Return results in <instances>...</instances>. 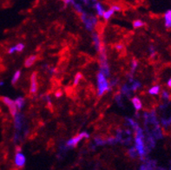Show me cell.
Wrapping results in <instances>:
<instances>
[{
	"label": "cell",
	"mask_w": 171,
	"mask_h": 170,
	"mask_svg": "<svg viewBox=\"0 0 171 170\" xmlns=\"http://www.w3.org/2000/svg\"><path fill=\"white\" fill-rule=\"evenodd\" d=\"M135 149L138 153V155L141 157H145L147 155V151L145 148V143H144V130H142L140 127L136 129L135 131Z\"/></svg>",
	"instance_id": "1"
},
{
	"label": "cell",
	"mask_w": 171,
	"mask_h": 170,
	"mask_svg": "<svg viewBox=\"0 0 171 170\" xmlns=\"http://www.w3.org/2000/svg\"><path fill=\"white\" fill-rule=\"evenodd\" d=\"M97 86H98V96H102L105 91L110 90L109 84L106 80V77L103 74H97Z\"/></svg>",
	"instance_id": "2"
},
{
	"label": "cell",
	"mask_w": 171,
	"mask_h": 170,
	"mask_svg": "<svg viewBox=\"0 0 171 170\" xmlns=\"http://www.w3.org/2000/svg\"><path fill=\"white\" fill-rule=\"evenodd\" d=\"M81 19L82 21L85 23V27H86V29L88 31H92L94 26L97 24V19L96 17L94 16H91L89 14H87L85 11H83L82 14H81Z\"/></svg>",
	"instance_id": "3"
},
{
	"label": "cell",
	"mask_w": 171,
	"mask_h": 170,
	"mask_svg": "<svg viewBox=\"0 0 171 170\" xmlns=\"http://www.w3.org/2000/svg\"><path fill=\"white\" fill-rule=\"evenodd\" d=\"M88 137H89L88 133H86V132H82V133H81V134H79V135H76V136H75V137H73L72 139L69 140V141H67V143H66V146H67L68 148H73V147H76V146L77 145V143H79V141H80L82 139H83V138H88Z\"/></svg>",
	"instance_id": "4"
},
{
	"label": "cell",
	"mask_w": 171,
	"mask_h": 170,
	"mask_svg": "<svg viewBox=\"0 0 171 170\" xmlns=\"http://www.w3.org/2000/svg\"><path fill=\"white\" fill-rule=\"evenodd\" d=\"M2 101L4 102V103L5 105H7L9 107V109H10V112L11 114L13 116H16L17 115V108L15 104V102L13 100H11V98L9 97H6V96H4L2 97Z\"/></svg>",
	"instance_id": "5"
},
{
	"label": "cell",
	"mask_w": 171,
	"mask_h": 170,
	"mask_svg": "<svg viewBox=\"0 0 171 170\" xmlns=\"http://www.w3.org/2000/svg\"><path fill=\"white\" fill-rule=\"evenodd\" d=\"M25 161H26L25 156L21 152L16 154V156H15V164H16L17 167H23L25 165Z\"/></svg>",
	"instance_id": "6"
},
{
	"label": "cell",
	"mask_w": 171,
	"mask_h": 170,
	"mask_svg": "<svg viewBox=\"0 0 171 170\" xmlns=\"http://www.w3.org/2000/svg\"><path fill=\"white\" fill-rule=\"evenodd\" d=\"M37 72H33L31 76V92L35 94L38 90V82H37Z\"/></svg>",
	"instance_id": "7"
},
{
	"label": "cell",
	"mask_w": 171,
	"mask_h": 170,
	"mask_svg": "<svg viewBox=\"0 0 171 170\" xmlns=\"http://www.w3.org/2000/svg\"><path fill=\"white\" fill-rule=\"evenodd\" d=\"M14 125H15V128L17 131H20L22 129V127H23V117L21 114H17L16 116H14Z\"/></svg>",
	"instance_id": "8"
},
{
	"label": "cell",
	"mask_w": 171,
	"mask_h": 170,
	"mask_svg": "<svg viewBox=\"0 0 171 170\" xmlns=\"http://www.w3.org/2000/svg\"><path fill=\"white\" fill-rule=\"evenodd\" d=\"M150 133L153 135V137L155 139H162V129H161L159 125L154 127L152 131L150 132Z\"/></svg>",
	"instance_id": "9"
},
{
	"label": "cell",
	"mask_w": 171,
	"mask_h": 170,
	"mask_svg": "<svg viewBox=\"0 0 171 170\" xmlns=\"http://www.w3.org/2000/svg\"><path fill=\"white\" fill-rule=\"evenodd\" d=\"M92 38H93V42H94L96 50H97V51H99V50H100V48H101V45H102V43H101V40H100V37H99V36H98V34L93 33V34H92Z\"/></svg>",
	"instance_id": "10"
},
{
	"label": "cell",
	"mask_w": 171,
	"mask_h": 170,
	"mask_svg": "<svg viewBox=\"0 0 171 170\" xmlns=\"http://www.w3.org/2000/svg\"><path fill=\"white\" fill-rule=\"evenodd\" d=\"M164 18H165V26L167 28H171V10H168L165 13Z\"/></svg>",
	"instance_id": "11"
},
{
	"label": "cell",
	"mask_w": 171,
	"mask_h": 170,
	"mask_svg": "<svg viewBox=\"0 0 171 170\" xmlns=\"http://www.w3.org/2000/svg\"><path fill=\"white\" fill-rule=\"evenodd\" d=\"M37 60V56H29L24 62V65L25 67H31L32 65H33V64L35 63V61Z\"/></svg>",
	"instance_id": "12"
},
{
	"label": "cell",
	"mask_w": 171,
	"mask_h": 170,
	"mask_svg": "<svg viewBox=\"0 0 171 170\" xmlns=\"http://www.w3.org/2000/svg\"><path fill=\"white\" fill-rule=\"evenodd\" d=\"M131 101H132V103H133V105H134V107H135V108L136 110H140V109L141 108L142 105H141V102L140 101L139 98H137V97H133Z\"/></svg>",
	"instance_id": "13"
},
{
	"label": "cell",
	"mask_w": 171,
	"mask_h": 170,
	"mask_svg": "<svg viewBox=\"0 0 171 170\" xmlns=\"http://www.w3.org/2000/svg\"><path fill=\"white\" fill-rule=\"evenodd\" d=\"M14 102H15V104H16L17 109H22V108H23V105H24V99H23V97L19 96V97H17Z\"/></svg>",
	"instance_id": "14"
},
{
	"label": "cell",
	"mask_w": 171,
	"mask_h": 170,
	"mask_svg": "<svg viewBox=\"0 0 171 170\" xmlns=\"http://www.w3.org/2000/svg\"><path fill=\"white\" fill-rule=\"evenodd\" d=\"M95 8H96V10H97V14H98V16L99 17H103V14H104V9H103V7L102 6V5L100 4V3H97L96 5H95Z\"/></svg>",
	"instance_id": "15"
},
{
	"label": "cell",
	"mask_w": 171,
	"mask_h": 170,
	"mask_svg": "<svg viewBox=\"0 0 171 170\" xmlns=\"http://www.w3.org/2000/svg\"><path fill=\"white\" fill-rule=\"evenodd\" d=\"M20 75H21L20 70H17V71L15 72V74H14V76H13V77H12V80H11V83H12V84H15V83L18 81V79H19V77H20Z\"/></svg>",
	"instance_id": "16"
},
{
	"label": "cell",
	"mask_w": 171,
	"mask_h": 170,
	"mask_svg": "<svg viewBox=\"0 0 171 170\" xmlns=\"http://www.w3.org/2000/svg\"><path fill=\"white\" fill-rule=\"evenodd\" d=\"M161 122H162V124L163 125V127L168 128L171 124V117H169V118H162L161 120Z\"/></svg>",
	"instance_id": "17"
},
{
	"label": "cell",
	"mask_w": 171,
	"mask_h": 170,
	"mask_svg": "<svg viewBox=\"0 0 171 170\" xmlns=\"http://www.w3.org/2000/svg\"><path fill=\"white\" fill-rule=\"evenodd\" d=\"M160 91V87L158 86V85H156V86H154L152 87L150 90H149V93L151 94V95H157Z\"/></svg>",
	"instance_id": "18"
},
{
	"label": "cell",
	"mask_w": 171,
	"mask_h": 170,
	"mask_svg": "<svg viewBox=\"0 0 171 170\" xmlns=\"http://www.w3.org/2000/svg\"><path fill=\"white\" fill-rule=\"evenodd\" d=\"M94 141H95V143H96L97 146H103V145H104V144L107 143L106 141H103V139H101V138H99V137L95 138Z\"/></svg>",
	"instance_id": "19"
},
{
	"label": "cell",
	"mask_w": 171,
	"mask_h": 170,
	"mask_svg": "<svg viewBox=\"0 0 171 170\" xmlns=\"http://www.w3.org/2000/svg\"><path fill=\"white\" fill-rule=\"evenodd\" d=\"M72 5H74V8H75L77 11H79L81 14L84 11L82 10V6H81L80 4H77V3H75L74 1H72Z\"/></svg>",
	"instance_id": "20"
},
{
	"label": "cell",
	"mask_w": 171,
	"mask_h": 170,
	"mask_svg": "<svg viewBox=\"0 0 171 170\" xmlns=\"http://www.w3.org/2000/svg\"><path fill=\"white\" fill-rule=\"evenodd\" d=\"M82 75L81 73H77L75 76V80H74V86H76V85L78 84V82H80V80L82 79Z\"/></svg>",
	"instance_id": "21"
},
{
	"label": "cell",
	"mask_w": 171,
	"mask_h": 170,
	"mask_svg": "<svg viewBox=\"0 0 171 170\" xmlns=\"http://www.w3.org/2000/svg\"><path fill=\"white\" fill-rule=\"evenodd\" d=\"M113 14H114V11H113L111 9H109V11H105V12H104V14H103V17H104L106 20H108L109 18H110V17H111Z\"/></svg>",
	"instance_id": "22"
},
{
	"label": "cell",
	"mask_w": 171,
	"mask_h": 170,
	"mask_svg": "<svg viewBox=\"0 0 171 170\" xmlns=\"http://www.w3.org/2000/svg\"><path fill=\"white\" fill-rule=\"evenodd\" d=\"M136 153H137V151H136L135 148H131L129 150V155L131 158H135L136 156Z\"/></svg>",
	"instance_id": "23"
},
{
	"label": "cell",
	"mask_w": 171,
	"mask_h": 170,
	"mask_svg": "<svg viewBox=\"0 0 171 170\" xmlns=\"http://www.w3.org/2000/svg\"><path fill=\"white\" fill-rule=\"evenodd\" d=\"M144 24V23L142 22V21H141V20H135V21H134V23H133V26H134L135 28L141 27Z\"/></svg>",
	"instance_id": "24"
},
{
	"label": "cell",
	"mask_w": 171,
	"mask_h": 170,
	"mask_svg": "<svg viewBox=\"0 0 171 170\" xmlns=\"http://www.w3.org/2000/svg\"><path fill=\"white\" fill-rule=\"evenodd\" d=\"M136 67H137V62L134 59V60L132 61V64H131V71H130V74H131L132 76H133V74H134V72H135Z\"/></svg>",
	"instance_id": "25"
},
{
	"label": "cell",
	"mask_w": 171,
	"mask_h": 170,
	"mask_svg": "<svg viewBox=\"0 0 171 170\" xmlns=\"http://www.w3.org/2000/svg\"><path fill=\"white\" fill-rule=\"evenodd\" d=\"M106 141H107L108 144H112L113 145V144H115V143H117V140L116 138H114V137H111V138H109Z\"/></svg>",
	"instance_id": "26"
},
{
	"label": "cell",
	"mask_w": 171,
	"mask_h": 170,
	"mask_svg": "<svg viewBox=\"0 0 171 170\" xmlns=\"http://www.w3.org/2000/svg\"><path fill=\"white\" fill-rule=\"evenodd\" d=\"M16 48V51H22L23 49H24V44H18L15 46Z\"/></svg>",
	"instance_id": "27"
},
{
	"label": "cell",
	"mask_w": 171,
	"mask_h": 170,
	"mask_svg": "<svg viewBox=\"0 0 171 170\" xmlns=\"http://www.w3.org/2000/svg\"><path fill=\"white\" fill-rule=\"evenodd\" d=\"M115 99H116L117 102L119 104V106H123V103H122V96H121V95H120V94L117 95V96H116V97H115Z\"/></svg>",
	"instance_id": "28"
},
{
	"label": "cell",
	"mask_w": 171,
	"mask_h": 170,
	"mask_svg": "<svg viewBox=\"0 0 171 170\" xmlns=\"http://www.w3.org/2000/svg\"><path fill=\"white\" fill-rule=\"evenodd\" d=\"M117 82H118V80H117V79H114V80H112V81L110 82V83H109V89H110V87L116 86V85L117 84Z\"/></svg>",
	"instance_id": "29"
},
{
	"label": "cell",
	"mask_w": 171,
	"mask_h": 170,
	"mask_svg": "<svg viewBox=\"0 0 171 170\" xmlns=\"http://www.w3.org/2000/svg\"><path fill=\"white\" fill-rule=\"evenodd\" d=\"M113 11H121V7L119 6V5H114L113 6H111V8H110Z\"/></svg>",
	"instance_id": "30"
},
{
	"label": "cell",
	"mask_w": 171,
	"mask_h": 170,
	"mask_svg": "<svg viewBox=\"0 0 171 170\" xmlns=\"http://www.w3.org/2000/svg\"><path fill=\"white\" fill-rule=\"evenodd\" d=\"M162 96V98H163L164 100H168V99H169V94H168L167 91H163Z\"/></svg>",
	"instance_id": "31"
},
{
	"label": "cell",
	"mask_w": 171,
	"mask_h": 170,
	"mask_svg": "<svg viewBox=\"0 0 171 170\" xmlns=\"http://www.w3.org/2000/svg\"><path fill=\"white\" fill-rule=\"evenodd\" d=\"M15 51H16V48H15V46H14V47H11V48H10L8 52H9L10 54H12V53H13V52H15Z\"/></svg>",
	"instance_id": "32"
},
{
	"label": "cell",
	"mask_w": 171,
	"mask_h": 170,
	"mask_svg": "<svg viewBox=\"0 0 171 170\" xmlns=\"http://www.w3.org/2000/svg\"><path fill=\"white\" fill-rule=\"evenodd\" d=\"M62 95H63V93H62V91H61V90H58V91H56V97H60Z\"/></svg>",
	"instance_id": "33"
},
{
	"label": "cell",
	"mask_w": 171,
	"mask_h": 170,
	"mask_svg": "<svg viewBox=\"0 0 171 170\" xmlns=\"http://www.w3.org/2000/svg\"><path fill=\"white\" fill-rule=\"evenodd\" d=\"M116 48H117V50H121L123 49V45H122V44H117V45L116 46Z\"/></svg>",
	"instance_id": "34"
},
{
	"label": "cell",
	"mask_w": 171,
	"mask_h": 170,
	"mask_svg": "<svg viewBox=\"0 0 171 170\" xmlns=\"http://www.w3.org/2000/svg\"><path fill=\"white\" fill-rule=\"evenodd\" d=\"M156 170H170V169H168V168H164V167H157V168H156Z\"/></svg>",
	"instance_id": "35"
},
{
	"label": "cell",
	"mask_w": 171,
	"mask_h": 170,
	"mask_svg": "<svg viewBox=\"0 0 171 170\" xmlns=\"http://www.w3.org/2000/svg\"><path fill=\"white\" fill-rule=\"evenodd\" d=\"M168 86L171 88V78L168 81Z\"/></svg>",
	"instance_id": "36"
},
{
	"label": "cell",
	"mask_w": 171,
	"mask_h": 170,
	"mask_svg": "<svg viewBox=\"0 0 171 170\" xmlns=\"http://www.w3.org/2000/svg\"><path fill=\"white\" fill-rule=\"evenodd\" d=\"M4 85V82H0V86H3Z\"/></svg>",
	"instance_id": "37"
}]
</instances>
